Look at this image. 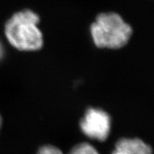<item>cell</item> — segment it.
<instances>
[{"mask_svg":"<svg viewBox=\"0 0 154 154\" xmlns=\"http://www.w3.org/2000/svg\"><path fill=\"white\" fill-rule=\"evenodd\" d=\"M91 34L99 48L118 49L129 41L132 28L120 15L114 12L101 13L91 26Z\"/></svg>","mask_w":154,"mask_h":154,"instance_id":"2","label":"cell"},{"mask_svg":"<svg viewBox=\"0 0 154 154\" xmlns=\"http://www.w3.org/2000/svg\"><path fill=\"white\" fill-rule=\"evenodd\" d=\"M84 134L93 139L103 141L108 138L111 128V119L105 111L99 109H88L80 124Z\"/></svg>","mask_w":154,"mask_h":154,"instance_id":"3","label":"cell"},{"mask_svg":"<svg viewBox=\"0 0 154 154\" xmlns=\"http://www.w3.org/2000/svg\"><path fill=\"white\" fill-rule=\"evenodd\" d=\"M112 154H153L151 146L138 138H123L116 145Z\"/></svg>","mask_w":154,"mask_h":154,"instance_id":"4","label":"cell"},{"mask_svg":"<svg viewBox=\"0 0 154 154\" xmlns=\"http://www.w3.org/2000/svg\"><path fill=\"white\" fill-rule=\"evenodd\" d=\"M37 154H63L58 148L53 146H44L40 148Z\"/></svg>","mask_w":154,"mask_h":154,"instance_id":"6","label":"cell"},{"mask_svg":"<svg viewBox=\"0 0 154 154\" xmlns=\"http://www.w3.org/2000/svg\"><path fill=\"white\" fill-rule=\"evenodd\" d=\"M39 17L29 9L14 14L5 24V36L12 47L33 51L43 47V35L38 27Z\"/></svg>","mask_w":154,"mask_h":154,"instance_id":"1","label":"cell"},{"mask_svg":"<svg viewBox=\"0 0 154 154\" xmlns=\"http://www.w3.org/2000/svg\"><path fill=\"white\" fill-rule=\"evenodd\" d=\"M2 126V118H1V116H0V128H1Z\"/></svg>","mask_w":154,"mask_h":154,"instance_id":"8","label":"cell"},{"mask_svg":"<svg viewBox=\"0 0 154 154\" xmlns=\"http://www.w3.org/2000/svg\"><path fill=\"white\" fill-rule=\"evenodd\" d=\"M69 154H99V153L91 145L83 143L75 146Z\"/></svg>","mask_w":154,"mask_h":154,"instance_id":"5","label":"cell"},{"mask_svg":"<svg viewBox=\"0 0 154 154\" xmlns=\"http://www.w3.org/2000/svg\"><path fill=\"white\" fill-rule=\"evenodd\" d=\"M4 47H3V45L2 44V42H0V59H2V58L4 56Z\"/></svg>","mask_w":154,"mask_h":154,"instance_id":"7","label":"cell"}]
</instances>
